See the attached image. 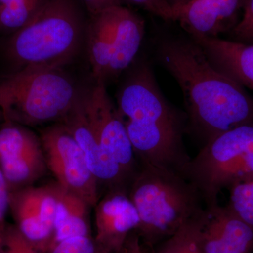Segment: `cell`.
Here are the masks:
<instances>
[{"label":"cell","mask_w":253,"mask_h":253,"mask_svg":"<svg viewBox=\"0 0 253 253\" xmlns=\"http://www.w3.org/2000/svg\"><path fill=\"white\" fill-rule=\"evenodd\" d=\"M158 56L180 86L191 126L205 140L253 122V99L214 67L194 40L163 42Z\"/></svg>","instance_id":"6da1fadb"},{"label":"cell","mask_w":253,"mask_h":253,"mask_svg":"<svg viewBox=\"0 0 253 253\" xmlns=\"http://www.w3.org/2000/svg\"><path fill=\"white\" fill-rule=\"evenodd\" d=\"M86 23L76 0H46L29 23L10 35L4 55L14 71L30 66L64 68L79 54Z\"/></svg>","instance_id":"7a4b0ae2"},{"label":"cell","mask_w":253,"mask_h":253,"mask_svg":"<svg viewBox=\"0 0 253 253\" xmlns=\"http://www.w3.org/2000/svg\"><path fill=\"white\" fill-rule=\"evenodd\" d=\"M141 166L131 179L128 194L140 218L136 231L152 246L204 212V201L199 189L181 174L151 165Z\"/></svg>","instance_id":"3957f363"},{"label":"cell","mask_w":253,"mask_h":253,"mask_svg":"<svg viewBox=\"0 0 253 253\" xmlns=\"http://www.w3.org/2000/svg\"><path fill=\"white\" fill-rule=\"evenodd\" d=\"M83 90L63 68L15 71L0 79V123L28 126L59 123Z\"/></svg>","instance_id":"277c9868"},{"label":"cell","mask_w":253,"mask_h":253,"mask_svg":"<svg viewBox=\"0 0 253 253\" xmlns=\"http://www.w3.org/2000/svg\"><path fill=\"white\" fill-rule=\"evenodd\" d=\"M144 35V20L123 5L89 15L85 39L95 83L106 86L129 69Z\"/></svg>","instance_id":"5b68a950"},{"label":"cell","mask_w":253,"mask_h":253,"mask_svg":"<svg viewBox=\"0 0 253 253\" xmlns=\"http://www.w3.org/2000/svg\"><path fill=\"white\" fill-rule=\"evenodd\" d=\"M253 151V122H251L218 134L191 160L186 178L199 189L206 208L218 205V195L224 189L226 177Z\"/></svg>","instance_id":"8992f818"},{"label":"cell","mask_w":253,"mask_h":253,"mask_svg":"<svg viewBox=\"0 0 253 253\" xmlns=\"http://www.w3.org/2000/svg\"><path fill=\"white\" fill-rule=\"evenodd\" d=\"M46 166L63 189L90 206L99 201V183L91 172L84 153L61 123L47 126L40 135Z\"/></svg>","instance_id":"52a82bcc"},{"label":"cell","mask_w":253,"mask_h":253,"mask_svg":"<svg viewBox=\"0 0 253 253\" xmlns=\"http://www.w3.org/2000/svg\"><path fill=\"white\" fill-rule=\"evenodd\" d=\"M0 168L10 192L33 185L48 169L40 136L27 126L1 123Z\"/></svg>","instance_id":"ba28073f"},{"label":"cell","mask_w":253,"mask_h":253,"mask_svg":"<svg viewBox=\"0 0 253 253\" xmlns=\"http://www.w3.org/2000/svg\"><path fill=\"white\" fill-rule=\"evenodd\" d=\"M83 99L101 146L132 179L139 169L137 161L124 121L108 94L106 86L95 83L92 87L83 91Z\"/></svg>","instance_id":"9c48e42d"},{"label":"cell","mask_w":253,"mask_h":253,"mask_svg":"<svg viewBox=\"0 0 253 253\" xmlns=\"http://www.w3.org/2000/svg\"><path fill=\"white\" fill-rule=\"evenodd\" d=\"M58 183L11 191L9 209L23 235L42 253H48L54 235Z\"/></svg>","instance_id":"30bf717a"},{"label":"cell","mask_w":253,"mask_h":253,"mask_svg":"<svg viewBox=\"0 0 253 253\" xmlns=\"http://www.w3.org/2000/svg\"><path fill=\"white\" fill-rule=\"evenodd\" d=\"M83 91L72 109L59 123L77 141L99 184H105L109 190H128L131 178L101 146L84 109Z\"/></svg>","instance_id":"8fae6325"},{"label":"cell","mask_w":253,"mask_h":253,"mask_svg":"<svg viewBox=\"0 0 253 253\" xmlns=\"http://www.w3.org/2000/svg\"><path fill=\"white\" fill-rule=\"evenodd\" d=\"M95 208V241L110 253L119 252L131 232L137 230L140 224L128 190H109Z\"/></svg>","instance_id":"7c38bea8"},{"label":"cell","mask_w":253,"mask_h":253,"mask_svg":"<svg viewBox=\"0 0 253 253\" xmlns=\"http://www.w3.org/2000/svg\"><path fill=\"white\" fill-rule=\"evenodd\" d=\"M243 0H186L172 8L173 21L191 38H218L239 22Z\"/></svg>","instance_id":"4fadbf2b"},{"label":"cell","mask_w":253,"mask_h":253,"mask_svg":"<svg viewBox=\"0 0 253 253\" xmlns=\"http://www.w3.org/2000/svg\"><path fill=\"white\" fill-rule=\"evenodd\" d=\"M199 242L204 253H251L253 227L227 206L206 208Z\"/></svg>","instance_id":"5bb4252c"},{"label":"cell","mask_w":253,"mask_h":253,"mask_svg":"<svg viewBox=\"0 0 253 253\" xmlns=\"http://www.w3.org/2000/svg\"><path fill=\"white\" fill-rule=\"evenodd\" d=\"M219 71L253 91V43L219 38H191Z\"/></svg>","instance_id":"9a60e30c"},{"label":"cell","mask_w":253,"mask_h":253,"mask_svg":"<svg viewBox=\"0 0 253 253\" xmlns=\"http://www.w3.org/2000/svg\"><path fill=\"white\" fill-rule=\"evenodd\" d=\"M89 207L90 206L84 200L60 186L54 235L49 252L56 244L64 240L78 236H90Z\"/></svg>","instance_id":"2e32d148"},{"label":"cell","mask_w":253,"mask_h":253,"mask_svg":"<svg viewBox=\"0 0 253 253\" xmlns=\"http://www.w3.org/2000/svg\"><path fill=\"white\" fill-rule=\"evenodd\" d=\"M206 209L178 229L163 241L162 247L158 253H204L199 242V231Z\"/></svg>","instance_id":"e0dca14e"},{"label":"cell","mask_w":253,"mask_h":253,"mask_svg":"<svg viewBox=\"0 0 253 253\" xmlns=\"http://www.w3.org/2000/svg\"><path fill=\"white\" fill-rule=\"evenodd\" d=\"M46 0H16L0 6V31L11 35L36 16Z\"/></svg>","instance_id":"ac0fdd59"},{"label":"cell","mask_w":253,"mask_h":253,"mask_svg":"<svg viewBox=\"0 0 253 253\" xmlns=\"http://www.w3.org/2000/svg\"><path fill=\"white\" fill-rule=\"evenodd\" d=\"M227 207L253 227V179L233 184Z\"/></svg>","instance_id":"d6986e66"},{"label":"cell","mask_w":253,"mask_h":253,"mask_svg":"<svg viewBox=\"0 0 253 253\" xmlns=\"http://www.w3.org/2000/svg\"><path fill=\"white\" fill-rule=\"evenodd\" d=\"M0 253H42L15 224H0Z\"/></svg>","instance_id":"ffe728a7"},{"label":"cell","mask_w":253,"mask_h":253,"mask_svg":"<svg viewBox=\"0 0 253 253\" xmlns=\"http://www.w3.org/2000/svg\"><path fill=\"white\" fill-rule=\"evenodd\" d=\"M48 253H111L90 236H78L61 241Z\"/></svg>","instance_id":"44dd1931"},{"label":"cell","mask_w":253,"mask_h":253,"mask_svg":"<svg viewBox=\"0 0 253 253\" xmlns=\"http://www.w3.org/2000/svg\"><path fill=\"white\" fill-rule=\"evenodd\" d=\"M243 14L230 32L232 41L253 43V0H243Z\"/></svg>","instance_id":"7402d4cb"},{"label":"cell","mask_w":253,"mask_h":253,"mask_svg":"<svg viewBox=\"0 0 253 253\" xmlns=\"http://www.w3.org/2000/svg\"><path fill=\"white\" fill-rule=\"evenodd\" d=\"M253 179V151L246 155L231 171L224 183V189L233 184Z\"/></svg>","instance_id":"603a6c76"},{"label":"cell","mask_w":253,"mask_h":253,"mask_svg":"<svg viewBox=\"0 0 253 253\" xmlns=\"http://www.w3.org/2000/svg\"><path fill=\"white\" fill-rule=\"evenodd\" d=\"M124 1L146 10L165 21H172V7L167 0H123V2Z\"/></svg>","instance_id":"cb8c5ba5"},{"label":"cell","mask_w":253,"mask_h":253,"mask_svg":"<svg viewBox=\"0 0 253 253\" xmlns=\"http://www.w3.org/2000/svg\"><path fill=\"white\" fill-rule=\"evenodd\" d=\"M9 194L7 183L0 168V224L5 221L6 212L9 210Z\"/></svg>","instance_id":"d4e9b609"},{"label":"cell","mask_w":253,"mask_h":253,"mask_svg":"<svg viewBox=\"0 0 253 253\" xmlns=\"http://www.w3.org/2000/svg\"><path fill=\"white\" fill-rule=\"evenodd\" d=\"M89 15L97 14L112 6L123 5V0H83Z\"/></svg>","instance_id":"484cf974"},{"label":"cell","mask_w":253,"mask_h":253,"mask_svg":"<svg viewBox=\"0 0 253 253\" xmlns=\"http://www.w3.org/2000/svg\"><path fill=\"white\" fill-rule=\"evenodd\" d=\"M117 253H144L141 251L139 246V241L137 237H133L132 239L126 240V244L123 246L122 249Z\"/></svg>","instance_id":"4316f807"},{"label":"cell","mask_w":253,"mask_h":253,"mask_svg":"<svg viewBox=\"0 0 253 253\" xmlns=\"http://www.w3.org/2000/svg\"><path fill=\"white\" fill-rule=\"evenodd\" d=\"M167 1L169 5H170L172 8H174L182 4V3L184 2L186 0H167Z\"/></svg>","instance_id":"83f0119b"},{"label":"cell","mask_w":253,"mask_h":253,"mask_svg":"<svg viewBox=\"0 0 253 253\" xmlns=\"http://www.w3.org/2000/svg\"><path fill=\"white\" fill-rule=\"evenodd\" d=\"M15 1H16V0H0V6L11 4Z\"/></svg>","instance_id":"f1b7e54d"}]
</instances>
